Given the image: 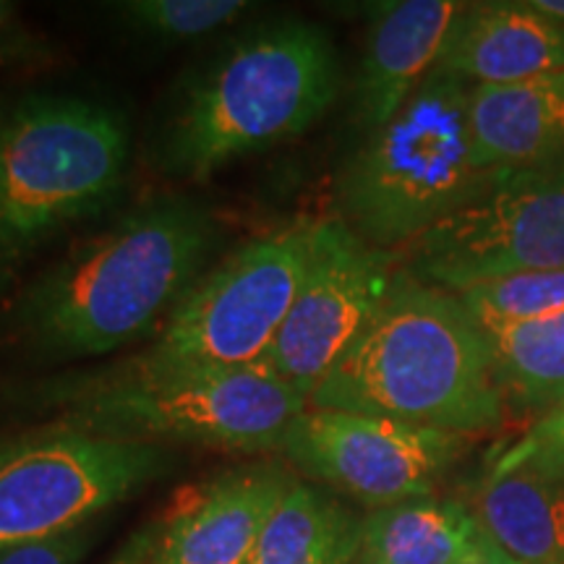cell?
I'll use <instances>...</instances> for the list:
<instances>
[{
	"instance_id": "cell-14",
	"label": "cell",
	"mask_w": 564,
	"mask_h": 564,
	"mask_svg": "<svg viewBox=\"0 0 564 564\" xmlns=\"http://www.w3.org/2000/svg\"><path fill=\"white\" fill-rule=\"evenodd\" d=\"M436 68L474 84H514L564 68V30L528 0L463 3Z\"/></svg>"
},
{
	"instance_id": "cell-5",
	"label": "cell",
	"mask_w": 564,
	"mask_h": 564,
	"mask_svg": "<svg viewBox=\"0 0 564 564\" xmlns=\"http://www.w3.org/2000/svg\"><path fill=\"white\" fill-rule=\"evenodd\" d=\"M129 126L108 105L30 95L0 118V282L66 225L116 199Z\"/></svg>"
},
{
	"instance_id": "cell-8",
	"label": "cell",
	"mask_w": 564,
	"mask_h": 564,
	"mask_svg": "<svg viewBox=\"0 0 564 564\" xmlns=\"http://www.w3.org/2000/svg\"><path fill=\"white\" fill-rule=\"evenodd\" d=\"M167 468L160 444L102 440L55 421L0 434V552L89 525Z\"/></svg>"
},
{
	"instance_id": "cell-21",
	"label": "cell",
	"mask_w": 564,
	"mask_h": 564,
	"mask_svg": "<svg viewBox=\"0 0 564 564\" xmlns=\"http://www.w3.org/2000/svg\"><path fill=\"white\" fill-rule=\"evenodd\" d=\"M249 9L243 0H129L116 6L123 30L158 45L207 37Z\"/></svg>"
},
{
	"instance_id": "cell-13",
	"label": "cell",
	"mask_w": 564,
	"mask_h": 564,
	"mask_svg": "<svg viewBox=\"0 0 564 564\" xmlns=\"http://www.w3.org/2000/svg\"><path fill=\"white\" fill-rule=\"evenodd\" d=\"M460 6L455 0H394L373 9L356 79V121L366 131L390 123L436 68Z\"/></svg>"
},
{
	"instance_id": "cell-3",
	"label": "cell",
	"mask_w": 564,
	"mask_h": 564,
	"mask_svg": "<svg viewBox=\"0 0 564 564\" xmlns=\"http://www.w3.org/2000/svg\"><path fill=\"white\" fill-rule=\"evenodd\" d=\"M55 423L118 442L199 444L262 453L278 449L306 400L274 373L270 361L243 369L141 358L87 377L55 379L32 390Z\"/></svg>"
},
{
	"instance_id": "cell-25",
	"label": "cell",
	"mask_w": 564,
	"mask_h": 564,
	"mask_svg": "<svg viewBox=\"0 0 564 564\" xmlns=\"http://www.w3.org/2000/svg\"><path fill=\"white\" fill-rule=\"evenodd\" d=\"M535 11L546 13L554 24H560L564 30V0H528Z\"/></svg>"
},
{
	"instance_id": "cell-17",
	"label": "cell",
	"mask_w": 564,
	"mask_h": 564,
	"mask_svg": "<svg viewBox=\"0 0 564 564\" xmlns=\"http://www.w3.org/2000/svg\"><path fill=\"white\" fill-rule=\"evenodd\" d=\"M470 510L514 562L564 564V474L486 470Z\"/></svg>"
},
{
	"instance_id": "cell-20",
	"label": "cell",
	"mask_w": 564,
	"mask_h": 564,
	"mask_svg": "<svg viewBox=\"0 0 564 564\" xmlns=\"http://www.w3.org/2000/svg\"><path fill=\"white\" fill-rule=\"evenodd\" d=\"M455 295L484 333L539 322L564 312V270L514 272Z\"/></svg>"
},
{
	"instance_id": "cell-4",
	"label": "cell",
	"mask_w": 564,
	"mask_h": 564,
	"mask_svg": "<svg viewBox=\"0 0 564 564\" xmlns=\"http://www.w3.org/2000/svg\"><path fill=\"white\" fill-rule=\"evenodd\" d=\"M340 63L319 26L285 21L249 34L183 95L162 160L204 181L228 162L293 139L333 108Z\"/></svg>"
},
{
	"instance_id": "cell-19",
	"label": "cell",
	"mask_w": 564,
	"mask_h": 564,
	"mask_svg": "<svg viewBox=\"0 0 564 564\" xmlns=\"http://www.w3.org/2000/svg\"><path fill=\"white\" fill-rule=\"evenodd\" d=\"M494 379L505 398L525 408H554L564 398V312L539 322L486 329Z\"/></svg>"
},
{
	"instance_id": "cell-18",
	"label": "cell",
	"mask_w": 564,
	"mask_h": 564,
	"mask_svg": "<svg viewBox=\"0 0 564 564\" xmlns=\"http://www.w3.org/2000/svg\"><path fill=\"white\" fill-rule=\"evenodd\" d=\"M364 520L314 484L293 481L249 564H350L361 554Z\"/></svg>"
},
{
	"instance_id": "cell-7",
	"label": "cell",
	"mask_w": 564,
	"mask_h": 564,
	"mask_svg": "<svg viewBox=\"0 0 564 564\" xmlns=\"http://www.w3.org/2000/svg\"><path fill=\"white\" fill-rule=\"evenodd\" d=\"M400 259L405 272L447 293L514 272L564 270V152L486 171L468 199Z\"/></svg>"
},
{
	"instance_id": "cell-15",
	"label": "cell",
	"mask_w": 564,
	"mask_h": 564,
	"mask_svg": "<svg viewBox=\"0 0 564 564\" xmlns=\"http://www.w3.org/2000/svg\"><path fill=\"white\" fill-rule=\"evenodd\" d=\"M468 131L481 171L564 152V68L514 84H474Z\"/></svg>"
},
{
	"instance_id": "cell-26",
	"label": "cell",
	"mask_w": 564,
	"mask_h": 564,
	"mask_svg": "<svg viewBox=\"0 0 564 564\" xmlns=\"http://www.w3.org/2000/svg\"><path fill=\"white\" fill-rule=\"evenodd\" d=\"M37 51H17V47H0V66L3 63H17L21 58H32Z\"/></svg>"
},
{
	"instance_id": "cell-10",
	"label": "cell",
	"mask_w": 564,
	"mask_h": 564,
	"mask_svg": "<svg viewBox=\"0 0 564 564\" xmlns=\"http://www.w3.org/2000/svg\"><path fill=\"white\" fill-rule=\"evenodd\" d=\"M465 447L468 436L442 429L306 408L282 434L278 449L314 481L382 510L432 497Z\"/></svg>"
},
{
	"instance_id": "cell-12",
	"label": "cell",
	"mask_w": 564,
	"mask_h": 564,
	"mask_svg": "<svg viewBox=\"0 0 564 564\" xmlns=\"http://www.w3.org/2000/svg\"><path fill=\"white\" fill-rule=\"evenodd\" d=\"M293 481L280 465H246L217 476L171 514L147 564H249Z\"/></svg>"
},
{
	"instance_id": "cell-9",
	"label": "cell",
	"mask_w": 564,
	"mask_h": 564,
	"mask_svg": "<svg viewBox=\"0 0 564 564\" xmlns=\"http://www.w3.org/2000/svg\"><path fill=\"white\" fill-rule=\"evenodd\" d=\"M312 223L253 238L175 303L152 358L243 369L270 358L308 267Z\"/></svg>"
},
{
	"instance_id": "cell-23",
	"label": "cell",
	"mask_w": 564,
	"mask_h": 564,
	"mask_svg": "<svg viewBox=\"0 0 564 564\" xmlns=\"http://www.w3.org/2000/svg\"><path fill=\"white\" fill-rule=\"evenodd\" d=\"M91 544L89 525L0 552V564H79Z\"/></svg>"
},
{
	"instance_id": "cell-6",
	"label": "cell",
	"mask_w": 564,
	"mask_h": 564,
	"mask_svg": "<svg viewBox=\"0 0 564 564\" xmlns=\"http://www.w3.org/2000/svg\"><path fill=\"white\" fill-rule=\"evenodd\" d=\"M474 82L434 68L403 110L371 131L337 181L343 223L377 249H405L484 178L468 131Z\"/></svg>"
},
{
	"instance_id": "cell-24",
	"label": "cell",
	"mask_w": 564,
	"mask_h": 564,
	"mask_svg": "<svg viewBox=\"0 0 564 564\" xmlns=\"http://www.w3.org/2000/svg\"><path fill=\"white\" fill-rule=\"evenodd\" d=\"M0 47H17V51H34V42L21 32L17 21V9L0 0Z\"/></svg>"
},
{
	"instance_id": "cell-2",
	"label": "cell",
	"mask_w": 564,
	"mask_h": 564,
	"mask_svg": "<svg viewBox=\"0 0 564 564\" xmlns=\"http://www.w3.org/2000/svg\"><path fill=\"white\" fill-rule=\"evenodd\" d=\"M308 408L468 436L502 421L505 394L484 329L460 299L400 267L382 306L316 387Z\"/></svg>"
},
{
	"instance_id": "cell-16",
	"label": "cell",
	"mask_w": 564,
	"mask_h": 564,
	"mask_svg": "<svg viewBox=\"0 0 564 564\" xmlns=\"http://www.w3.org/2000/svg\"><path fill=\"white\" fill-rule=\"evenodd\" d=\"M499 546L468 505L419 497L364 520L361 564H481Z\"/></svg>"
},
{
	"instance_id": "cell-27",
	"label": "cell",
	"mask_w": 564,
	"mask_h": 564,
	"mask_svg": "<svg viewBox=\"0 0 564 564\" xmlns=\"http://www.w3.org/2000/svg\"><path fill=\"white\" fill-rule=\"evenodd\" d=\"M481 564H520V562H514L512 556H507V554L502 552V549H499V552H494V554L489 556V560L481 562Z\"/></svg>"
},
{
	"instance_id": "cell-11",
	"label": "cell",
	"mask_w": 564,
	"mask_h": 564,
	"mask_svg": "<svg viewBox=\"0 0 564 564\" xmlns=\"http://www.w3.org/2000/svg\"><path fill=\"white\" fill-rule=\"evenodd\" d=\"M392 262L343 220L312 223L306 274L267 358L306 405L382 306L398 272Z\"/></svg>"
},
{
	"instance_id": "cell-28",
	"label": "cell",
	"mask_w": 564,
	"mask_h": 564,
	"mask_svg": "<svg viewBox=\"0 0 564 564\" xmlns=\"http://www.w3.org/2000/svg\"><path fill=\"white\" fill-rule=\"evenodd\" d=\"M6 110H9V108H6V105H3V100H0V118H3V116H6Z\"/></svg>"
},
{
	"instance_id": "cell-22",
	"label": "cell",
	"mask_w": 564,
	"mask_h": 564,
	"mask_svg": "<svg viewBox=\"0 0 564 564\" xmlns=\"http://www.w3.org/2000/svg\"><path fill=\"white\" fill-rule=\"evenodd\" d=\"M531 468L544 474H564V398L541 413L518 442L491 455L486 470Z\"/></svg>"
},
{
	"instance_id": "cell-1",
	"label": "cell",
	"mask_w": 564,
	"mask_h": 564,
	"mask_svg": "<svg viewBox=\"0 0 564 564\" xmlns=\"http://www.w3.org/2000/svg\"><path fill=\"white\" fill-rule=\"evenodd\" d=\"M215 238V220L199 204H147L42 272L17 299L13 329L58 361L105 356L173 312Z\"/></svg>"
}]
</instances>
